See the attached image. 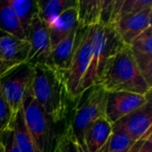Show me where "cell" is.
<instances>
[{
	"label": "cell",
	"mask_w": 152,
	"mask_h": 152,
	"mask_svg": "<svg viewBox=\"0 0 152 152\" xmlns=\"http://www.w3.org/2000/svg\"><path fill=\"white\" fill-rule=\"evenodd\" d=\"M32 94L53 123L62 121L71 102L64 75L52 65H34Z\"/></svg>",
	"instance_id": "obj_1"
},
{
	"label": "cell",
	"mask_w": 152,
	"mask_h": 152,
	"mask_svg": "<svg viewBox=\"0 0 152 152\" xmlns=\"http://www.w3.org/2000/svg\"><path fill=\"white\" fill-rule=\"evenodd\" d=\"M107 93L128 92L147 96L151 86L136 66L127 45H124L108 61L99 82Z\"/></svg>",
	"instance_id": "obj_2"
},
{
	"label": "cell",
	"mask_w": 152,
	"mask_h": 152,
	"mask_svg": "<svg viewBox=\"0 0 152 152\" xmlns=\"http://www.w3.org/2000/svg\"><path fill=\"white\" fill-rule=\"evenodd\" d=\"M124 45L111 26H94L91 59L80 84L79 95L92 86L99 84L109 60Z\"/></svg>",
	"instance_id": "obj_3"
},
{
	"label": "cell",
	"mask_w": 152,
	"mask_h": 152,
	"mask_svg": "<svg viewBox=\"0 0 152 152\" xmlns=\"http://www.w3.org/2000/svg\"><path fill=\"white\" fill-rule=\"evenodd\" d=\"M94 26L79 27L77 30L76 46L69 69L64 73L71 102L79 96V87L89 66Z\"/></svg>",
	"instance_id": "obj_4"
},
{
	"label": "cell",
	"mask_w": 152,
	"mask_h": 152,
	"mask_svg": "<svg viewBox=\"0 0 152 152\" xmlns=\"http://www.w3.org/2000/svg\"><path fill=\"white\" fill-rule=\"evenodd\" d=\"M25 123L38 152H53V134L52 119L46 115L32 94V88L22 103Z\"/></svg>",
	"instance_id": "obj_5"
},
{
	"label": "cell",
	"mask_w": 152,
	"mask_h": 152,
	"mask_svg": "<svg viewBox=\"0 0 152 152\" xmlns=\"http://www.w3.org/2000/svg\"><path fill=\"white\" fill-rule=\"evenodd\" d=\"M108 94L100 84H96L83 92L79 97L70 123L77 140L83 138L85 128L99 118H105V107Z\"/></svg>",
	"instance_id": "obj_6"
},
{
	"label": "cell",
	"mask_w": 152,
	"mask_h": 152,
	"mask_svg": "<svg viewBox=\"0 0 152 152\" xmlns=\"http://www.w3.org/2000/svg\"><path fill=\"white\" fill-rule=\"evenodd\" d=\"M34 66L23 63L0 79V96L10 108L13 117L22 108L34 80Z\"/></svg>",
	"instance_id": "obj_7"
},
{
	"label": "cell",
	"mask_w": 152,
	"mask_h": 152,
	"mask_svg": "<svg viewBox=\"0 0 152 152\" xmlns=\"http://www.w3.org/2000/svg\"><path fill=\"white\" fill-rule=\"evenodd\" d=\"M151 101L112 125V133L126 134L134 142L151 134Z\"/></svg>",
	"instance_id": "obj_8"
},
{
	"label": "cell",
	"mask_w": 152,
	"mask_h": 152,
	"mask_svg": "<svg viewBox=\"0 0 152 152\" xmlns=\"http://www.w3.org/2000/svg\"><path fill=\"white\" fill-rule=\"evenodd\" d=\"M26 39L29 43L30 49L24 63L37 65H51V43L47 28L42 23L37 15L28 30Z\"/></svg>",
	"instance_id": "obj_9"
},
{
	"label": "cell",
	"mask_w": 152,
	"mask_h": 152,
	"mask_svg": "<svg viewBox=\"0 0 152 152\" xmlns=\"http://www.w3.org/2000/svg\"><path fill=\"white\" fill-rule=\"evenodd\" d=\"M151 101V94L144 96L128 92L109 93L105 107V118L113 125L125 116L138 110Z\"/></svg>",
	"instance_id": "obj_10"
},
{
	"label": "cell",
	"mask_w": 152,
	"mask_h": 152,
	"mask_svg": "<svg viewBox=\"0 0 152 152\" xmlns=\"http://www.w3.org/2000/svg\"><path fill=\"white\" fill-rule=\"evenodd\" d=\"M152 7L118 18L111 26L125 45H128L136 37L151 27Z\"/></svg>",
	"instance_id": "obj_11"
},
{
	"label": "cell",
	"mask_w": 152,
	"mask_h": 152,
	"mask_svg": "<svg viewBox=\"0 0 152 152\" xmlns=\"http://www.w3.org/2000/svg\"><path fill=\"white\" fill-rule=\"evenodd\" d=\"M127 46L140 72L152 86V27L136 37Z\"/></svg>",
	"instance_id": "obj_12"
},
{
	"label": "cell",
	"mask_w": 152,
	"mask_h": 152,
	"mask_svg": "<svg viewBox=\"0 0 152 152\" xmlns=\"http://www.w3.org/2000/svg\"><path fill=\"white\" fill-rule=\"evenodd\" d=\"M79 27L77 19V5L64 11L47 28L52 49L71 32L76 31Z\"/></svg>",
	"instance_id": "obj_13"
},
{
	"label": "cell",
	"mask_w": 152,
	"mask_h": 152,
	"mask_svg": "<svg viewBox=\"0 0 152 152\" xmlns=\"http://www.w3.org/2000/svg\"><path fill=\"white\" fill-rule=\"evenodd\" d=\"M29 49L28 40L20 39L0 29V58L2 61L24 63Z\"/></svg>",
	"instance_id": "obj_14"
},
{
	"label": "cell",
	"mask_w": 152,
	"mask_h": 152,
	"mask_svg": "<svg viewBox=\"0 0 152 152\" xmlns=\"http://www.w3.org/2000/svg\"><path fill=\"white\" fill-rule=\"evenodd\" d=\"M111 134L112 125L105 118H99L85 128L82 139L89 152H98Z\"/></svg>",
	"instance_id": "obj_15"
},
{
	"label": "cell",
	"mask_w": 152,
	"mask_h": 152,
	"mask_svg": "<svg viewBox=\"0 0 152 152\" xmlns=\"http://www.w3.org/2000/svg\"><path fill=\"white\" fill-rule=\"evenodd\" d=\"M77 30L71 32L68 37L60 41L51 52V65L63 75L69 69L71 63L76 46Z\"/></svg>",
	"instance_id": "obj_16"
},
{
	"label": "cell",
	"mask_w": 152,
	"mask_h": 152,
	"mask_svg": "<svg viewBox=\"0 0 152 152\" xmlns=\"http://www.w3.org/2000/svg\"><path fill=\"white\" fill-rule=\"evenodd\" d=\"M78 0H47L37 1V16L48 28L53 22L67 9L77 5Z\"/></svg>",
	"instance_id": "obj_17"
},
{
	"label": "cell",
	"mask_w": 152,
	"mask_h": 152,
	"mask_svg": "<svg viewBox=\"0 0 152 152\" xmlns=\"http://www.w3.org/2000/svg\"><path fill=\"white\" fill-rule=\"evenodd\" d=\"M12 129L13 131L14 140L16 142V144L20 151L38 152L36 148L33 138L27 128L24 116H23L22 108L15 115V118L13 119V123L12 126Z\"/></svg>",
	"instance_id": "obj_18"
},
{
	"label": "cell",
	"mask_w": 152,
	"mask_h": 152,
	"mask_svg": "<svg viewBox=\"0 0 152 152\" xmlns=\"http://www.w3.org/2000/svg\"><path fill=\"white\" fill-rule=\"evenodd\" d=\"M0 29L20 39L27 40L20 22L7 0L0 1Z\"/></svg>",
	"instance_id": "obj_19"
},
{
	"label": "cell",
	"mask_w": 152,
	"mask_h": 152,
	"mask_svg": "<svg viewBox=\"0 0 152 152\" xmlns=\"http://www.w3.org/2000/svg\"><path fill=\"white\" fill-rule=\"evenodd\" d=\"M8 4L17 15L25 36L33 19L37 15V4L33 0H7Z\"/></svg>",
	"instance_id": "obj_20"
},
{
	"label": "cell",
	"mask_w": 152,
	"mask_h": 152,
	"mask_svg": "<svg viewBox=\"0 0 152 152\" xmlns=\"http://www.w3.org/2000/svg\"><path fill=\"white\" fill-rule=\"evenodd\" d=\"M53 151L56 152H79L77 140L70 124L58 136L53 146Z\"/></svg>",
	"instance_id": "obj_21"
},
{
	"label": "cell",
	"mask_w": 152,
	"mask_h": 152,
	"mask_svg": "<svg viewBox=\"0 0 152 152\" xmlns=\"http://www.w3.org/2000/svg\"><path fill=\"white\" fill-rule=\"evenodd\" d=\"M134 143V142L126 134L112 133L110 139L98 152H127Z\"/></svg>",
	"instance_id": "obj_22"
},
{
	"label": "cell",
	"mask_w": 152,
	"mask_h": 152,
	"mask_svg": "<svg viewBox=\"0 0 152 152\" xmlns=\"http://www.w3.org/2000/svg\"><path fill=\"white\" fill-rule=\"evenodd\" d=\"M149 7H152L151 0H121L118 18L141 12Z\"/></svg>",
	"instance_id": "obj_23"
},
{
	"label": "cell",
	"mask_w": 152,
	"mask_h": 152,
	"mask_svg": "<svg viewBox=\"0 0 152 152\" xmlns=\"http://www.w3.org/2000/svg\"><path fill=\"white\" fill-rule=\"evenodd\" d=\"M14 118L7 103L0 96V136L6 130L12 128Z\"/></svg>",
	"instance_id": "obj_24"
},
{
	"label": "cell",
	"mask_w": 152,
	"mask_h": 152,
	"mask_svg": "<svg viewBox=\"0 0 152 152\" xmlns=\"http://www.w3.org/2000/svg\"><path fill=\"white\" fill-rule=\"evenodd\" d=\"M0 142L4 147V152H20L14 140L13 131L12 128L6 130L0 136Z\"/></svg>",
	"instance_id": "obj_25"
},
{
	"label": "cell",
	"mask_w": 152,
	"mask_h": 152,
	"mask_svg": "<svg viewBox=\"0 0 152 152\" xmlns=\"http://www.w3.org/2000/svg\"><path fill=\"white\" fill-rule=\"evenodd\" d=\"M23 63L20 62H13V61H0V79L12 72L13 69L18 68Z\"/></svg>",
	"instance_id": "obj_26"
},
{
	"label": "cell",
	"mask_w": 152,
	"mask_h": 152,
	"mask_svg": "<svg viewBox=\"0 0 152 152\" xmlns=\"http://www.w3.org/2000/svg\"><path fill=\"white\" fill-rule=\"evenodd\" d=\"M151 135H152V133L151 134H148L147 136H145V137H143L142 139H141V140H139V141H137V142H135L134 143V145L128 150V151L127 152H138L140 151V149H141V147H142V145L143 144V142H144V141L148 138V137H150Z\"/></svg>",
	"instance_id": "obj_27"
},
{
	"label": "cell",
	"mask_w": 152,
	"mask_h": 152,
	"mask_svg": "<svg viewBox=\"0 0 152 152\" xmlns=\"http://www.w3.org/2000/svg\"><path fill=\"white\" fill-rule=\"evenodd\" d=\"M138 152H152V135L148 137Z\"/></svg>",
	"instance_id": "obj_28"
},
{
	"label": "cell",
	"mask_w": 152,
	"mask_h": 152,
	"mask_svg": "<svg viewBox=\"0 0 152 152\" xmlns=\"http://www.w3.org/2000/svg\"><path fill=\"white\" fill-rule=\"evenodd\" d=\"M77 144H78V149H79V152H89V151L87 150L83 139L77 140Z\"/></svg>",
	"instance_id": "obj_29"
},
{
	"label": "cell",
	"mask_w": 152,
	"mask_h": 152,
	"mask_svg": "<svg viewBox=\"0 0 152 152\" xmlns=\"http://www.w3.org/2000/svg\"><path fill=\"white\" fill-rule=\"evenodd\" d=\"M0 152H4V147H3V145L1 144V142H0Z\"/></svg>",
	"instance_id": "obj_30"
},
{
	"label": "cell",
	"mask_w": 152,
	"mask_h": 152,
	"mask_svg": "<svg viewBox=\"0 0 152 152\" xmlns=\"http://www.w3.org/2000/svg\"><path fill=\"white\" fill-rule=\"evenodd\" d=\"M53 152H56V151H53Z\"/></svg>",
	"instance_id": "obj_31"
},
{
	"label": "cell",
	"mask_w": 152,
	"mask_h": 152,
	"mask_svg": "<svg viewBox=\"0 0 152 152\" xmlns=\"http://www.w3.org/2000/svg\"><path fill=\"white\" fill-rule=\"evenodd\" d=\"M0 61H1V58H0Z\"/></svg>",
	"instance_id": "obj_32"
}]
</instances>
